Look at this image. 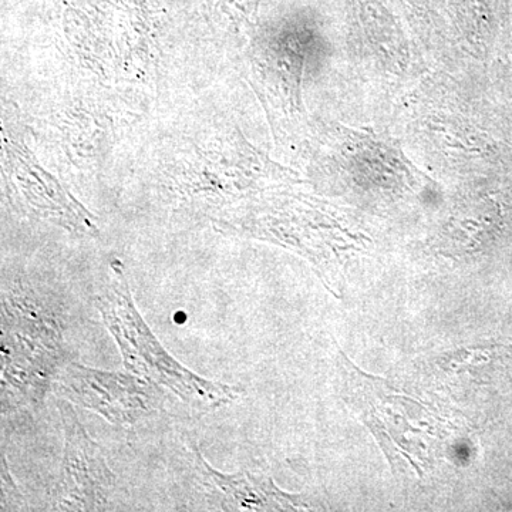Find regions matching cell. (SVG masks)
<instances>
[{"label": "cell", "mask_w": 512, "mask_h": 512, "mask_svg": "<svg viewBox=\"0 0 512 512\" xmlns=\"http://www.w3.org/2000/svg\"><path fill=\"white\" fill-rule=\"evenodd\" d=\"M57 409L63 424L64 450L60 497L55 510H104L116 488V474L69 400H59Z\"/></svg>", "instance_id": "4"}, {"label": "cell", "mask_w": 512, "mask_h": 512, "mask_svg": "<svg viewBox=\"0 0 512 512\" xmlns=\"http://www.w3.org/2000/svg\"><path fill=\"white\" fill-rule=\"evenodd\" d=\"M22 507H25V498L13 481L5 451H2V511L22 510Z\"/></svg>", "instance_id": "6"}, {"label": "cell", "mask_w": 512, "mask_h": 512, "mask_svg": "<svg viewBox=\"0 0 512 512\" xmlns=\"http://www.w3.org/2000/svg\"><path fill=\"white\" fill-rule=\"evenodd\" d=\"M198 471L208 478L221 493L224 511H286L299 510L301 501L275 487L269 477L256 476L248 471L225 474L208 463L197 444L190 443Z\"/></svg>", "instance_id": "5"}, {"label": "cell", "mask_w": 512, "mask_h": 512, "mask_svg": "<svg viewBox=\"0 0 512 512\" xmlns=\"http://www.w3.org/2000/svg\"><path fill=\"white\" fill-rule=\"evenodd\" d=\"M55 387L63 399L99 414L117 427H130L160 409L164 390L133 373L107 372L67 362Z\"/></svg>", "instance_id": "3"}, {"label": "cell", "mask_w": 512, "mask_h": 512, "mask_svg": "<svg viewBox=\"0 0 512 512\" xmlns=\"http://www.w3.org/2000/svg\"><path fill=\"white\" fill-rule=\"evenodd\" d=\"M113 272L109 288L96 298V308L119 346L127 372L167 390L194 412H214L234 402L237 387L205 379L170 355L138 312L119 262H114Z\"/></svg>", "instance_id": "2"}, {"label": "cell", "mask_w": 512, "mask_h": 512, "mask_svg": "<svg viewBox=\"0 0 512 512\" xmlns=\"http://www.w3.org/2000/svg\"><path fill=\"white\" fill-rule=\"evenodd\" d=\"M62 323L32 288H2V413L43 403L64 359Z\"/></svg>", "instance_id": "1"}]
</instances>
